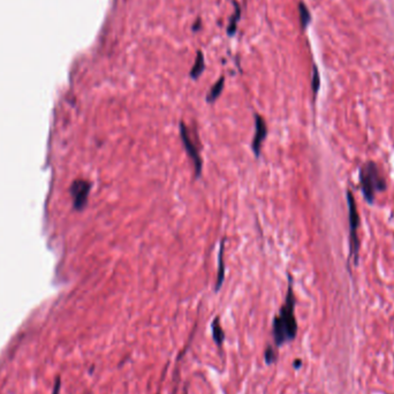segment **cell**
<instances>
[{"mask_svg": "<svg viewBox=\"0 0 394 394\" xmlns=\"http://www.w3.org/2000/svg\"><path fill=\"white\" fill-rule=\"evenodd\" d=\"M295 306H296V298L294 294L293 278L288 274V286H287L285 302L280 306L279 314L272 322V336L276 348H280L287 342H292L296 338L298 324L295 317Z\"/></svg>", "mask_w": 394, "mask_h": 394, "instance_id": "obj_1", "label": "cell"}, {"mask_svg": "<svg viewBox=\"0 0 394 394\" xmlns=\"http://www.w3.org/2000/svg\"><path fill=\"white\" fill-rule=\"evenodd\" d=\"M358 188L369 206H374L378 194L386 192L388 182L376 162L366 160L360 166Z\"/></svg>", "mask_w": 394, "mask_h": 394, "instance_id": "obj_2", "label": "cell"}, {"mask_svg": "<svg viewBox=\"0 0 394 394\" xmlns=\"http://www.w3.org/2000/svg\"><path fill=\"white\" fill-rule=\"evenodd\" d=\"M346 202H347V210H348V227H350V246H348V266L353 264L354 266H358L360 263V249H361V244H360L358 230L361 226V217H360L358 209L356 206V200L353 192L347 189L346 190Z\"/></svg>", "mask_w": 394, "mask_h": 394, "instance_id": "obj_3", "label": "cell"}, {"mask_svg": "<svg viewBox=\"0 0 394 394\" xmlns=\"http://www.w3.org/2000/svg\"><path fill=\"white\" fill-rule=\"evenodd\" d=\"M179 130H180V138H181V141H182V144H184L186 152H187L189 159H190L192 165H194L195 178L196 179H198V178L202 176V171H203L202 157H200V154L198 149H197V146L195 144V142L192 140L190 132H189L188 127L186 126V124L184 122V121H181L180 122Z\"/></svg>", "mask_w": 394, "mask_h": 394, "instance_id": "obj_4", "label": "cell"}, {"mask_svg": "<svg viewBox=\"0 0 394 394\" xmlns=\"http://www.w3.org/2000/svg\"><path fill=\"white\" fill-rule=\"evenodd\" d=\"M254 122H255V134L252 138V149L256 158H258L262 154V146L268 136V124L266 121L258 113L254 116Z\"/></svg>", "mask_w": 394, "mask_h": 394, "instance_id": "obj_5", "label": "cell"}, {"mask_svg": "<svg viewBox=\"0 0 394 394\" xmlns=\"http://www.w3.org/2000/svg\"><path fill=\"white\" fill-rule=\"evenodd\" d=\"M90 188H92V184L86 180H78L72 186L70 192L74 200L75 209L81 210L86 206V202H88Z\"/></svg>", "mask_w": 394, "mask_h": 394, "instance_id": "obj_6", "label": "cell"}, {"mask_svg": "<svg viewBox=\"0 0 394 394\" xmlns=\"http://www.w3.org/2000/svg\"><path fill=\"white\" fill-rule=\"evenodd\" d=\"M225 242L226 238H222L220 242V248L217 256L218 260V270H217V278H216L214 292H219L222 288L224 280H225V260H224V254H225Z\"/></svg>", "mask_w": 394, "mask_h": 394, "instance_id": "obj_7", "label": "cell"}, {"mask_svg": "<svg viewBox=\"0 0 394 394\" xmlns=\"http://www.w3.org/2000/svg\"><path fill=\"white\" fill-rule=\"evenodd\" d=\"M211 332H212V338H214V344H217L218 348H222L224 342H225V332L220 325V318L218 316L212 320L211 324Z\"/></svg>", "mask_w": 394, "mask_h": 394, "instance_id": "obj_8", "label": "cell"}, {"mask_svg": "<svg viewBox=\"0 0 394 394\" xmlns=\"http://www.w3.org/2000/svg\"><path fill=\"white\" fill-rule=\"evenodd\" d=\"M224 84H225V78H220L217 82L214 83V86H212L211 90L209 92V94H206V100L208 103L212 104L218 100L219 96H220L222 90H224Z\"/></svg>", "mask_w": 394, "mask_h": 394, "instance_id": "obj_9", "label": "cell"}, {"mask_svg": "<svg viewBox=\"0 0 394 394\" xmlns=\"http://www.w3.org/2000/svg\"><path fill=\"white\" fill-rule=\"evenodd\" d=\"M206 70V62H204V56L203 53L198 51L196 54V59H195V64L194 66H192V70H190V78H198L202 73Z\"/></svg>", "mask_w": 394, "mask_h": 394, "instance_id": "obj_10", "label": "cell"}, {"mask_svg": "<svg viewBox=\"0 0 394 394\" xmlns=\"http://www.w3.org/2000/svg\"><path fill=\"white\" fill-rule=\"evenodd\" d=\"M298 13H300L301 26L302 28L304 29L306 26L310 24V21H312V15H310V12L303 2H300V5H298Z\"/></svg>", "mask_w": 394, "mask_h": 394, "instance_id": "obj_11", "label": "cell"}, {"mask_svg": "<svg viewBox=\"0 0 394 394\" xmlns=\"http://www.w3.org/2000/svg\"><path fill=\"white\" fill-rule=\"evenodd\" d=\"M264 361L268 366H272L278 361V352L272 346H268L264 350Z\"/></svg>", "mask_w": 394, "mask_h": 394, "instance_id": "obj_12", "label": "cell"}, {"mask_svg": "<svg viewBox=\"0 0 394 394\" xmlns=\"http://www.w3.org/2000/svg\"><path fill=\"white\" fill-rule=\"evenodd\" d=\"M234 5H236V14L233 15L232 18H230V22L228 24V29H227V32H228L230 36H232L234 32H236V24H238V21L240 20V14H241V10H240V7H238V4L234 2H233Z\"/></svg>", "mask_w": 394, "mask_h": 394, "instance_id": "obj_13", "label": "cell"}, {"mask_svg": "<svg viewBox=\"0 0 394 394\" xmlns=\"http://www.w3.org/2000/svg\"><path fill=\"white\" fill-rule=\"evenodd\" d=\"M312 88L314 92V97L316 98L318 92H320V72H318L317 66H314L312 70Z\"/></svg>", "mask_w": 394, "mask_h": 394, "instance_id": "obj_14", "label": "cell"}, {"mask_svg": "<svg viewBox=\"0 0 394 394\" xmlns=\"http://www.w3.org/2000/svg\"><path fill=\"white\" fill-rule=\"evenodd\" d=\"M293 366H294V368L295 369H300L301 368V366H302V360L301 358H296L294 361V363H293Z\"/></svg>", "mask_w": 394, "mask_h": 394, "instance_id": "obj_15", "label": "cell"}]
</instances>
